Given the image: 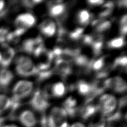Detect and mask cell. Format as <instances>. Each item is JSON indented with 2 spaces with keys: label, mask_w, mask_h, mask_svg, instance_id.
Returning <instances> with one entry per match:
<instances>
[{
  "label": "cell",
  "mask_w": 127,
  "mask_h": 127,
  "mask_svg": "<svg viewBox=\"0 0 127 127\" xmlns=\"http://www.w3.org/2000/svg\"><path fill=\"white\" fill-rule=\"evenodd\" d=\"M62 2V0L53 1L49 3V14L53 17L63 18L66 16L65 12L66 10V6Z\"/></svg>",
  "instance_id": "cell-11"
},
{
  "label": "cell",
  "mask_w": 127,
  "mask_h": 127,
  "mask_svg": "<svg viewBox=\"0 0 127 127\" xmlns=\"http://www.w3.org/2000/svg\"></svg>",
  "instance_id": "cell-37"
},
{
  "label": "cell",
  "mask_w": 127,
  "mask_h": 127,
  "mask_svg": "<svg viewBox=\"0 0 127 127\" xmlns=\"http://www.w3.org/2000/svg\"><path fill=\"white\" fill-rule=\"evenodd\" d=\"M68 116L63 107H54L48 115L41 118L42 127H69Z\"/></svg>",
  "instance_id": "cell-1"
},
{
  "label": "cell",
  "mask_w": 127,
  "mask_h": 127,
  "mask_svg": "<svg viewBox=\"0 0 127 127\" xmlns=\"http://www.w3.org/2000/svg\"><path fill=\"white\" fill-rule=\"evenodd\" d=\"M9 32L10 31L6 27H0V44H6L7 36Z\"/></svg>",
  "instance_id": "cell-28"
},
{
  "label": "cell",
  "mask_w": 127,
  "mask_h": 127,
  "mask_svg": "<svg viewBox=\"0 0 127 127\" xmlns=\"http://www.w3.org/2000/svg\"><path fill=\"white\" fill-rule=\"evenodd\" d=\"M120 33L122 35H125L127 34V16L126 14L123 15L120 22Z\"/></svg>",
  "instance_id": "cell-29"
},
{
  "label": "cell",
  "mask_w": 127,
  "mask_h": 127,
  "mask_svg": "<svg viewBox=\"0 0 127 127\" xmlns=\"http://www.w3.org/2000/svg\"><path fill=\"white\" fill-rule=\"evenodd\" d=\"M111 23L109 21H103L101 22L97 23L95 28V30L97 33H101L106 32L111 27Z\"/></svg>",
  "instance_id": "cell-26"
},
{
  "label": "cell",
  "mask_w": 127,
  "mask_h": 127,
  "mask_svg": "<svg viewBox=\"0 0 127 127\" xmlns=\"http://www.w3.org/2000/svg\"><path fill=\"white\" fill-rule=\"evenodd\" d=\"M11 105L10 97L4 94L0 93V115L10 109Z\"/></svg>",
  "instance_id": "cell-21"
},
{
  "label": "cell",
  "mask_w": 127,
  "mask_h": 127,
  "mask_svg": "<svg viewBox=\"0 0 127 127\" xmlns=\"http://www.w3.org/2000/svg\"><path fill=\"white\" fill-rule=\"evenodd\" d=\"M14 78L13 72L7 68L0 70V87H6L12 82Z\"/></svg>",
  "instance_id": "cell-17"
},
{
  "label": "cell",
  "mask_w": 127,
  "mask_h": 127,
  "mask_svg": "<svg viewBox=\"0 0 127 127\" xmlns=\"http://www.w3.org/2000/svg\"><path fill=\"white\" fill-rule=\"evenodd\" d=\"M88 4L91 6H97L103 4L104 2L103 0H88L87 1Z\"/></svg>",
  "instance_id": "cell-32"
},
{
  "label": "cell",
  "mask_w": 127,
  "mask_h": 127,
  "mask_svg": "<svg viewBox=\"0 0 127 127\" xmlns=\"http://www.w3.org/2000/svg\"><path fill=\"white\" fill-rule=\"evenodd\" d=\"M68 117H74L78 113L79 108L77 106L76 100L72 97L67 98L63 103V107Z\"/></svg>",
  "instance_id": "cell-13"
},
{
  "label": "cell",
  "mask_w": 127,
  "mask_h": 127,
  "mask_svg": "<svg viewBox=\"0 0 127 127\" xmlns=\"http://www.w3.org/2000/svg\"><path fill=\"white\" fill-rule=\"evenodd\" d=\"M117 104V101L113 95L106 94L101 96L97 106L101 115L106 118L116 111Z\"/></svg>",
  "instance_id": "cell-3"
},
{
  "label": "cell",
  "mask_w": 127,
  "mask_h": 127,
  "mask_svg": "<svg viewBox=\"0 0 127 127\" xmlns=\"http://www.w3.org/2000/svg\"><path fill=\"white\" fill-rule=\"evenodd\" d=\"M15 71L20 76L28 77L37 73V66L28 57L23 55L18 56L15 60Z\"/></svg>",
  "instance_id": "cell-2"
},
{
  "label": "cell",
  "mask_w": 127,
  "mask_h": 127,
  "mask_svg": "<svg viewBox=\"0 0 127 127\" xmlns=\"http://www.w3.org/2000/svg\"><path fill=\"white\" fill-rule=\"evenodd\" d=\"M18 120L23 127H35L38 123L34 113L28 109L24 110L19 113Z\"/></svg>",
  "instance_id": "cell-9"
},
{
  "label": "cell",
  "mask_w": 127,
  "mask_h": 127,
  "mask_svg": "<svg viewBox=\"0 0 127 127\" xmlns=\"http://www.w3.org/2000/svg\"><path fill=\"white\" fill-rule=\"evenodd\" d=\"M29 104L35 111L43 114L50 106L48 99L39 89L36 90L34 92L29 101Z\"/></svg>",
  "instance_id": "cell-5"
},
{
  "label": "cell",
  "mask_w": 127,
  "mask_h": 127,
  "mask_svg": "<svg viewBox=\"0 0 127 127\" xmlns=\"http://www.w3.org/2000/svg\"><path fill=\"white\" fill-rule=\"evenodd\" d=\"M91 102H86L82 107L79 109L78 113L84 120H89L99 112L97 105H94Z\"/></svg>",
  "instance_id": "cell-12"
},
{
  "label": "cell",
  "mask_w": 127,
  "mask_h": 127,
  "mask_svg": "<svg viewBox=\"0 0 127 127\" xmlns=\"http://www.w3.org/2000/svg\"><path fill=\"white\" fill-rule=\"evenodd\" d=\"M44 48L43 41L40 37L35 38L27 39L22 44V50L28 54H33L35 57Z\"/></svg>",
  "instance_id": "cell-6"
},
{
  "label": "cell",
  "mask_w": 127,
  "mask_h": 127,
  "mask_svg": "<svg viewBox=\"0 0 127 127\" xmlns=\"http://www.w3.org/2000/svg\"><path fill=\"white\" fill-rule=\"evenodd\" d=\"M106 88H110L115 92L122 93L127 91V86L125 80L120 76L108 78L104 81Z\"/></svg>",
  "instance_id": "cell-10"
},
{
  "label": "cell",
  "mask_w": 127,
  "mask_h": 127,
  "mask_svg": "<svg viewBox=\"0 0 127 127\" xmlns=\"http://www.w3.org/2000/svg\"><path fill=\"white\" fill-rule=\"evenodd\" d=\"M56 69L59 74L63 77L67 76L72 71L71 66L69 62L59 59L56 61Z\"/></svg>",
  "instance_id": "cell-15"
},
{
  "label": "cell",
  "mask_w": 127,
  "mask_h": 127,
  "mask_svg": "<svg viewBox=\"0 0 127 127\" xmlns=\"http://www.w3.org/2000/svg\"><path fill=\"white\" fill-rule=\"evenodd\" d=\"M118 4L120 7H127V0H121L118 2Z\"/></svg>",
  "instance_id": "cell-35"
},
{
  "label": "cell",
  "mask_w": 127,
  "mask_h": 127,
  "mask_svg": "<svg viewBox=\"0 0 127 127\" xmlns=\"http://www.w3.org/2000/svg\"><path fill=\"white\" fill-rule=\"evenodd\" d=\"M69 127H86L84 124L81 122H75L71 125L69 126Z\"/></svg>",
  "instance_id": "cell-33"
},
{
  "label": "cell",
  "mask_w": 127,
  "mask_h": 127,
  "mask_svg": "<svg viewBox=\"0 0 127 127\" xmlns=\"http://www.w3.org/2000/svg\"><path fill=\"white\" fill-rule=\"evenodd\" d=\"M39 29L44 36L51 37L56 32V26L54 21L50 19H47L43 21L39 25Z\"/></svg>",
  "instance_id": "cell-14"
},
{
  "label": "cell",
  "mask_w": 127,
  "mask_h": 127,
  "mask_svg": "<svg viewBox=\"0 0 127 127\" xmlns=\"http://www.w3.org/2000/svg\"><path fill=\"white\" fill-rule=\"evenodd\" d=\"M1 127H20L14 123H7V124H4V125Z\"/></svg>",
  "instance_id": "cell-34"
},
{
  "label": "cell",
  "mask_w": 127,
  "mask_h": 127,
  "mask_svg": "<svg viewBox=\"0 0 127 127\" xmlns=\"http://www.w3.org/2000/svg\"><path fill=\"white\" fill-rule=\"evenodd\" d=\"M42 1V0H23L22 1V4L26 8H31L36 4H38Z\"/></svg>",
  "instance_id": "cell-30"
},
{
  "label": "cell",
  "mask_w": 127,
  "mask_h": 127,
  "mask_svg": "<svg viewBox=\"0 0 127 127\" xmlns=\"http://www.w3.org/2000/svg\"><path fill=\"white\" fill-rule=\"evenodd\" d=\"M0 54V65L2 68H7L14 59L15 55L14 49L8 44H4L2 45Z\"/></svg>",
  "instance_id": "cell-8"
},
{
  "label": "cell",
  "mask_w": 127,
  "mask_h": 127,
  "mask_svg": "<svg viewBox=\"0 0 127 127\" xmlns=\"http://www.w3.org/2000/svg\"><path fill=\"white\" fill-rule=\"evenodd\" d=\"M105 64V57H102L95 61H91V69H92L96 71L101 69Z\"/></svg>",
  "instance_id": "cell-25"
},
{
  "label": "cell",
  "mask_w": 127,
  "mask_h": 127,
  "mask_svg": "<svg viewBox=\"0 0 127 127\" xmlns=\"http://www.w3.org/2000/svg\"><path fill=\"white\" fill-rule=\"evenodd\" d=\"M33 88V84L31 81L26 80H19L12 88V96L21 101L31 93Z\"/></svg>",
  "instance_id": "cell-4"
},
{
  "label": "cell",
  "mask_w": 127,
  "mask_h": 127,
  "mask_svg": "<svg viewBox=\"0 0 127 127\" xmlns=\"http://www.w3.org/2000/svg\"><path fill=\"white\" fill-rule=\"evenodd\" d=\"M127 58L126 55L121 56L116 58L112 66V68H126Z\"/></svg>",
  "instance_id": "cell-24"
},
{
  "label": "cell",
  "mask_w": 127,
  "mask_h": 127,
  "mask_svg": "<svg viewBox=\"0 0 127 127\" xmlns=\"http://www.w3.org/2000/svg\"><path fill=\"white\" fill-rule=\"evenodd\" d=\"M36 19L33 15L30 13H23L18 15L14 20V25L16 28L26 30L35 23Z\"/></svg>",
  "instance_id": "cell-7"
},
{
  "label": "cell",
  "mask_w": 127,
  "mask_h": 127,
  "mask_svg": "<svg viewBox=\"0 0 127 127\" xmlns=\"http://www.w3.org/2000/svg\"><path fill=\"white\" fill-rule=\"evenodd\" d=\"M76 87L79 94L86 97L88 96L91 90V83L82 80H79L77 82Z\"/></svg>",
  "instance_id": "cell-18"
},
{
  "label": "cell",
  "mask_w": 127,
  "mask_h": 127,
  "mask_svg": "<svg viewBox=\"0 0 127 127\" xmlns=\"http://www.w3.org/2000/svg\"><path fill=\"white\" fill-rule=\"evenodd\" d=\"M125 44L124 37L123 36L116 37L109 41L107 43V46L111 49L121 48Z\"/></svg>",
  "instance_id": "cell-22"
},
{
  "label": "cell",
  "mask_w": 127,
  "mask_h": 127,
  "mask_svg": "<svg viewBox=\"0 0 127 127\" xmlns=\"http://www.w3.org/2000/svg\"><path fill=\"white\" fill-rule=\"evenodd\" d=\"M118 107L120 110L122 108H124L126 107L127 105V96L125 95L124 96L121 97L118 102Z\"/></svg>",
  "instance_id": "cell-31"
},
{
  "label": "cell",
  "mask_w": 127,
  "mask_h": 127,
  "mask_svg": "<svg viewBox=\"0 0 127 127\" xmlns=\"http://www.w3.org/2000/svg\"><path fill=\"white\" fill-rule=\"evenodd\" d=\"M103 45V36L101 34L97 33L91 35V42L90 46L92 48L95 56H97L101 54Z\"/></svg>",
  "instance_id": "cell-16"
},
{
  "label": "cell",
  "mask_w": 127,
  "mask_h": 127,
  "mask_svg": "<svg viewBox=\"0 0 127 127\" xmlns=\"http://www.w3.org/2000/svg\"><path fill=\"white\" fill-rule=\"evenodd\" d=\"M5 6V2L4 1L0 0V12L2 11Z\"/></svg>",
  "instance_id": "cell-36"
},
{
  "label": "cell",
  "mask_w": 127,
  "mask_h": 127,
  "mask_svg": "<svg viewBox=\"0 0 127 127\" xmlns=\"http://www.w3.org/2000/svg\"><path fill=\"white\" fill-rule=\"evenodd\" d=\"M106 121L101 115L97 114L89 120L87 127H106Z\"/></svg>",
  "instance_id": "cell-19"
},
{
  "label": "cell",
  "mask_w": 127,
  "mask_h": 127,
  "mask_svg": "<svg viewBox=\"0 0 127 127\" xmlns=\"http://www.w3.org/2000/svg\"><path fill=\"white\" fill-rule=\"evenodd\" d=\"M65 91L66 89L64 84L61 82L55 83L51 86L52 95L56 97L63 96L64 94Z\"/></svg>",
  "instance_id": "cell-20"
},
{
  "label": "cell",
  "mask_w": 127,
  "mask_h": 127,
  "mask_svg": "<svg viewBox=\"0 0 127 127\" xmlns=\"http://www.w3.org/2000/svg\"><path fill=\"white\" fill-rule=\"evenodd\" d=\"M90 14L89 12L85 9L79 11L77 14V21L81 25L87 24L90 20Z\"/></svg>",
  "instance_id": "cell-23"
},
{
  "label": "cell",
  "mask_w": 127,
  "mask_h": 127,
  "mask_svg": "<svg viewBox=\"0 0 127 127\" xmlns=\"http://www.w3.org/2000/svg\"><path fill=\"white\" fill-rule=\"evenodd\" d=\"M83 28H77L73 31L70 32L69 33L68 36L72 40L74 41L79 40L83 36Z\"/></svg>",
  "instance_id": "cell-27"
}]
</instances>
